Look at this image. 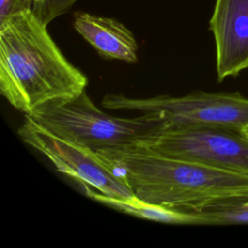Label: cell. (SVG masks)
I'll return each mask as SVG.
<instances>
[{
  "label": "cell",
  "instance_id": "cell-1",
  "mask_svg": "<svg viewBox=\"0 0 248 248\" xmlns=\"http://www.w3.org/2000/svg\"><path fill=\"white\" fill-rule=\"evenodd\" d=\"M86 76L61 52L45 24L27 10L0 23V93L17 110L75 97Z\"/></svg>",
  "mask_w": 248,
  "mask_h": 248
},
{
  "label": "cell",
  "instance_id": "cell-2",
  "mask_svg": "<svg viewBox=\"0 0 248 248\" xmlns=\"http://www.w3.org/2000/svg\"><path fill=\"white\" fill-rule=\"evenodd\" d=\"M139 199L178 210L248 198V175L165 156L137 144L97 151Z\"/></svg>",
  "mask_w": 248,
  "mask_h": 248
},
{
  "label": "cell",
  "instance_id": "cell-3",
  "mask_svg": "<svg viewBox=\"0 0 248 248\" xmlns=\"http://www.w3.org/2000/svg\"><path fill=\"white\" fill-rule=\"evenodd\" d=\"M27 115L51 134L94 151L131 145L166 129L165 122L156 115L124 118L108 114L95 106L85 90L46 104Z\"/></svg>",
  "mask_w": 248,
  "mask_h": 248
},
{
  "label": "cell",
  "instance_id": "cell-4",
  "mask_svg": "<svg viewBox=\"0 0 248 248\" xmlns=\"http://www.w3.org/2000/svg\"><path fill=\"white\" fill-rule=\"evenodd\" d=\"M102 106L108 109L137 110L160 117L166 128L206 126L248 130V99L238 92L209 93L196 91L181 97L159 95L152 98H129L107 94Z\"/></svg>",
  "mask_w": 248,
  "mask_h": 248
},
{
  "label": "cell",
  "instance_id": "cell-5",
  "mask_svg": "<svg viewBox=\"0 0 248 248\" xmlns=\"http://www.w3.org/2000/svg\"><path fill=\"white\" fill-rule=\"evenodd\" d=\"M150 151L248 175V135L206 126L162 129L136 143Z\"/></svg>",
  "mask_w": 248,
  "mask_h": 248
},
{
  "label": "cell",
  "instance_id": "cell-6",
  "mask_svg": "<svg viewBox=\"0 0 248 248\" xmlns=\"http://www.w3.org/2000/svg\"><path fill=\"white\" fill-rule=\"evenodd\" d=\"M20 139L45 155L58 171L112 198L134 195L126 180L97 151L65 140L45 130L27 114L17 130Z\"/></svg>",
  "mask_w": 248,
  "mask_h": 248
},
{
  "label": "cell",
  "instance_id": "cell-7",
  "mask_svg": "<svg viewBox=\"0 0 248 248\" xmlns=\"http://www.w3.org/2000/svg\"><path fill=\"white\" fill-rule=\"evenodd\" d=\"M219 81L248 68V0H216L209 21Z\"/></svg>",
  "mask_w": 248,
  "mask_h": 248
},
{
  "label": "cell",
  "instance_id": "cell-8",
  "mask_svg": "<svg viewBox=\"0 0 248 248\" xmlns=\"http://www.w3.org/2000/svg\"><path fill=\"white\" fill-rule=\"evenodd\" d=\"M75 30L106 59L126 63L138 61V42L130 29L120 21L85 12L74 14Z\"/></svg>",
  "mask_w": 248,
  "mask_h": 248
},
{
  "label": "cell",
  "instance_id": "cell-9",
  "mask_svg": "<svg viewBox=\"0 0 248 248\" xmlns=\"http://www.w3.org/2000/svg\"><path fill=\"white\" fill-rule=\"evenodd\" d=\"M92 200L120 212L155 222L175 225H202V220L190 212L150 203L136 196L131 198H112L90 188H84Z\"/></svg>",
  "mask_w": 248,
  "mask_h": 248
},
{
  "label": "cell",
  "instance_id": "cell-10",
  "mask_svg": "<svg viewBox=\"0 0 248 248\" xmlns=\"http://www.w3.org/2000/svg\"><path fill=\"white\" fill-rule=\"evenodd\" d=\"M185 211L198 216L202 225L248 224V198L212 201Z\"/></svg>",
  "mask_w": 248,
  "mask_h": 248
},
{
  "label": "cell",
  "instance_id": "cell-11",
  "mask_svg": "<svg viewBox=\"0 0 248 248\" xmlns=\"http://www.w3.org/2000/svg\"><path fill=\"white\" fill-rule=\"evenodd\" d=\"M34 0H0V23L16 14L32 10Z\"/></svg>",
  "mask_w": 248,
  "mask_h": 248
},
{
  "label": "cell",
  "instance_id": "cell-12",
  "mask_svg": "<svg viewBox=\"0 0 248 248\" xmlns=\"http://www.w3.org/2000/svg\"><path fill=\"white\" fill-rule=\"evenodd\" d=\"M43 1H44V0H34V4H33L32 10H33L34 8H36L37 6H39L41 3H43Z\"/></svg>",
  "mask_w": 248,
  "mask_h": 248
},
{
  "label": "cell",
  "instance_id": "cell-13",
  "mask_svg": "<svg viewBox=\"0 0 248 248\" xmlns=\"http://www.w3.org/2000/svg\"><path fill=\"white\" fill-rule=\"evenodd\" d=\"M245 133H246V134H247V135H248V130H247V131H246V132H245Z\"/></svg>",
  "mask_w": 248,
  "mask_h": 248
}]
</instances>
